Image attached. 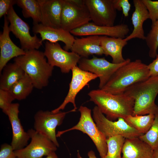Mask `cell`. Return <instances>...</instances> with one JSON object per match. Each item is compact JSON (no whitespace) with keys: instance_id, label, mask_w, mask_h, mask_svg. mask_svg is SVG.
Returning <instances> with one entry per match:
<instances>
[{"instance_id":"603a6c76","label":"cell","mask_w":158,"mask_h":158,"mask_svg":"<svg viewBox=\"0 0 158 158\" xmlns=\"http://www.w3.org/2000/svg\"><path fill=\"white\" fill-rule=\"evenodd\" d=\"M100 45L106 56H110L112 58V62L120 63L125 61L122 55L123 48L127 44L128 41L125 38L122 39L109 37L107 36H100Z\"/></svg>"},{"instance_id":"d6986e66","label":"cell","mask_w":158,"mask_h":158,"mask_svg":"<svg viewBox=\"0 0 158 158\" xmlns=\"http://www.w3.org/2000/svg\"><path fill=\"white\" fill-rule=\"evenodd\" d=\"M41 16V23L44 26L56 28H61L63 0H38Z\"/></svg>"},{"instance_id":"1f68e13d","label":"cell","mask_w":158,"mask_h":158,"mask_svg":"<svg viewBox=\"0 0 158 158\" xmlns=\"http://www.w3.org/2000/svg\"><path fill=\"white\" fill-rule=\"evenodd\" d=\"M142 1L149 12V19L151 20L152 24L154 23L158 20V1Z\"/></svg>"},{"instance_id":"8fae6325","label":"cell","mask_w":158,"mask_h":158,"mask_svg":"<svg viewBox=\"0 0 158 158\" xmlns=\"http://www.w3.org/2000/svg\"><path fill=\"white\" fill-rule=\"evenodd\" d=\"M48 63L54 67L59 68L63 73H68L77 65L81 57L73 52L62 49L58 42L46 41L44 52Z\"/></svg>"},{"instance_id":"9c48e42d","label":"cell","mask_w":158,"mask_h":158,"mask_svg":"<svg viewBox=\"0 0 158 158\" xmlns=\"http://www.w3.org/2000/svg\"><path fill=\"white\" fill-rule=\"evenodd\" d=\"M73 112L61 111L54 113L51 111L39 110L34 116V129L37 132L49 139L57 147L59 143L56 139V127L61 125L66 114Z\"/></svg>"},{"instance_id":"f35d334b","label":"cell","mask_w":158,"mask_h":158,"mask_svg":"<svg viewBox=\"0 0 158 158\" xmlns=\"http://www.w3.org/2000/svg\"><path fill=\"white\" fill-rule=\"evenodd\" d=\"M152 158H158V148L154 150Z\"/></svg>"},{"instance_id":"44dd1931","label":"cell","mask_w":158,"mask_h":158,"mask_svg":"<svg viewBox=\"0 0 158 158\" xmlns=\"http://www.w3.org/2000/svg\"><path fill=\"white\" fill-rule=\"evenodd\" d=\"M154 150L139 137L126 138L122 158H152Z\"/></svg>"},{"instance_id":"277c9868","label":"cell","mask_w":158,"mask_h":158,"mask_svg":"<svg viewBox=\"0 0 158 158\" xmlns=\"http://www.w3.org/2000/svg\"><path fill=\"white\" fill-rule=\"evenodd\" d=\"M45 57L44 52L35 49L26 51L25 54L14 59L30 78L34 87L38 89L48 85L54 68Z\"/></svg>"},{"instance_id":"4316f807","label":"cell","mask_w":158,"mask_h":158,"mask_svg":"<svg viewBox=\"0 0 158 158\" xmlns=\"http://www.w3.org/2000/svg\"><path fill=\"white\" fill-rule=\"evenodd\" d=\"M155 115L149 114L143 115H130L124 120L130 126L140 133H146L151 127L154 121Z\"/></svg>"},{"instance_id":"83f0119b","label":"cell","mask_w":158,"mask_h":158,"mask_svg":"<svg viewBox=\"0 0 158 158\" xmlns=\"http://www.w3.org/2000/svg\"><path fill=\"white\" fill-rule=\"evenodd\" d=\"M125 139L120 135L107 138V152L104 158H122V149Z\"/></svg>"},{"instance_id":"7a4b0ae2","label":"cell","mask_w":158,"mask_h":158,"mask_svg":"<svg viewBox=\"0 0 158 158\" xmlns=\"http://www.w3.org/2000/svg\"><path fill=\"white\" fill-rule=\"evenodd\" d=\"M150 77L148 65L136 59L118 69L101 89L114 95L122 94L130 86Z\"/></svg>"},{"instance_id":"52a82bcc","label":"cell","mask_w":158,"mask_h":158,"mask_svg":"<svg viewBox=\"0 0 158 158\" xmlns=\"http://www.w3.org/2000/svg\"><path fill=\"white\" fill-rule=\"evenodd\" d=\"M93 118L99 130L107 138L117 135L126 138L139 137L143 135L130 126L124 119L120 118L116 121L107 118L95 106L93 108Z\"/></svg>"},{"instance_id":"7c38bea8","label":"cell","mask_w":158,"mask_h":158,"mask_svg":"<svg viewBox=\"0 0 158 158\" xmlns=\"http://www.w3.org/2000/svg\"><path fill=\"white\" fill-rule=\"evenodd\" d=\"M27 132L30 142L23 148L14 151L16 158H43L57 150V147L49 139L34 129Z\"/></svg>"},{"instance_id":"ba28073f","label":"cell","mask_w":158,"mask_h":158,"mask_svg":"<svg viewBox=\"0 0 158 158\" xmlns=\"http://www.w3.org/2000/svg\"><path fill=\"white\" fill-rule=\"evenodd\" d=\"M130 61L127 58L123 63H115L108 61L104 57L98 58L93 55L90 59L81 58L78 66L82 70L97 75L99 80V87L101 89L118 69Z\"/></svg>"},{"instance_id":"ac0fdd59","label":"cell","mask_w":158,"mask_h":158,"mask_svg":"<svg viewBox=\"0 0 158 158\" xmlns=\"http://www.w3.org/2000/svg\"><path fill=\"white\" fill-rule=\"evenodd\" d=\"M32 29L35 34H40L42 42L46 40L53 43L63 42L65 44L63 49L67 51L71 50L75 39L70 32L61 28L46 26L41 23L34 25Z\"/></svg>"},{"instance_id":"8992f818","label":"cell","mask_w":158,"mask_h":158,"mask_svg":"<svg viewBox=\"0 0 158 158\" xmlns=\"http://www.w3.org/2000/svg\"><path fill=\"white\" fill-rule=\"evenodd\" d=\"M91 20L84 0H63L61 28L70 32Z\"/></svg>"},{"instance_id":"5bb4252c","label":"cell","mask_w":158,"mask_h":158,"mask_svg":"<svg viewBox=\"0 0 158 158\" xmlns=\"http://www.w3.org/2000/svg\"><path fill=\"white\" fill-rule=\"evenodd\" d=\"M72 76L69 84V89L67 95L62 103L57 108L51 111L57 113L63 110L69 103H72L74 108L73 112L76 111L77 107L75 103V99L78 93L85 86L88 85V83L98 76L91 72L85 71L80 68L77 65L71 70Z\"/></svg>"},{"instance_id":"d590c367","label":"cell","mask_w":158,"mask_h":158,"mask_svg":"<svg viewBox=\"0 0 158 158\" xmlns=\"http://www.w3.org/2000/svg\"><path fill=\"white\" fill-rule=\"evenodd\" d=\"M150 76H158V54L155 59L148 65Z\"/></svg>"},{"instance_id":"2e32d148","label":"cell","mask_w":158,"mask_h":158,"mask_svg":"<svg viewBox=\"0 0 158 158\" xmlns=\"http://www.w3.org/2000/svg\"><path fill=\"white\" fill-rule=\"evenodd\" d=\"M19 106L18 103H12L5 114L8 116L12 127V138L11 145L14 151L25 147L30 139L28 133L25 131L19 118Z\"/></svg>"},{"instance_id":"ab89813d","label":"cell","mask_w":158,"mask_h":158,"mask_svg":"<svg viewBox=\"0 0 158 158\" xmlns=\"http://www.w3.org/2000/svg\"></svg>"},{"instance_id":"ffe728a7","label":"cell","mask_w":158,"mask_h":158,"mask_svg":"<svg viewBox=\"0 0 158 158\" xmlns=\"http://www.w3.org/2000/svg\"><path fill=\"white\" fill-rule=\"evenodd\" d=\"M70 50L83 58H88L91 55L104 54L100 45V36L97 35L75 38Z\"/></svg>"},{"instance_id":"484cf974","label":"cell","mask_w":158,"mask_h":158,"mask_svg":"<svg viewBox=\"0 0 158 158\" xmlns=\"http://www.w3.org/2000/svg\"><path fill=\"white\" fill-rule=\"evenodd\" d=\"M16 4L22 9L25 18H32L33 25L41 23V11L38 0H17Z\"/></svg>"},{"instance_id":"cb8c5ba5","label":"cell","mask_w":158,"mask_h":158,"mask_svg":"<svg viewBox=\"0 0 158 158\" xmlns=\"http://www.w3.org/2000/svg\"><path fill=\"white\" fill-rule=\"evenodd\" d=\"M25 74L22 68L16 63H7L0 73V89L8 90Z\"/></svg>"},{"instance_id":"30bf717a","label":"cell","mask_w":158,"mask_h":158,"mask_svg":"<svg viewBox=\"0 0 158 158\" xmlns=\"http://www.w3.org/2000/svg\"><path fill=\"white\" fill-rule=\"evenodd\" d=\"M6 16L9 23V28L20 42L21 48L25 51L38 49L42 45L41 39L36 34L31 35L28 24L22 20L15 11L13 6L11 7Z\"/></svg>"},{"instance_id":"f1b7e54d","label":"cell","mask_w":158,"mask_h":158,"mask_svg":"<svg viewBox=\"0 0 158 158\" xmlns=\"http://www.w3.org/2000/svg\"><path fill=\"white\" fill-rule=\"evenodd\" d=\"M145 40L149 48V57L155 58L158 48V20L152 24L151 29L145 36Z\"/></svg>"},{"instance_id":"7402d4cb","label":"cell","mask_w":158,"mask_h":158,"mask_svg":"<svg viewBox=\"0 0 158 158\" xmlns=\"http://www.w3.org/2000/svg\"><path fill=\"white\" fill-rule=\"evenodd\" d=\"M133 3L135 10L131 20L133 29L131 33L125 38L127 41L135 38L145 40L143 26L144 22L149 19V12L142 0H133Z\"/></svg>"},{"instance_id":"e0dca14e","label":"cell","mask_w":158,"mask_h":158,"mask_svg":"<svg viewBox=\"0 0 158 158\" xmlns=\"http://www.w3.org/2000/svg\"><path fill=\"white\" fill-rule=\"evenodd\" d=\"M9 23L7 16H4L3 31L0 34V73L11 59L26 53L25 51L16 45L10 38Z\"/></svg>"},{"instance_id":"9a60e30c","label":"cell","mask_w":158,"mask_h":158,"mask_svg":"<svg viewBox=\"0 0 158 158\" xmlns=\"http://www.w3.org/2000/svg\"><path fill=\"white\" fill-rule=\"evenodd\" d=\"M129 31L128 26L125 24L108 26L98 25L92 22H89L70 33L76 36H105L124 39Z\"/></svg>"},{"instance_id":"3957f363","label":"cell","mask_w":158,"mask_h":158,"mask_svg":"<svg viewBox=\"0 0 158 158\" xmlns=\"http://www.w3.org/2000/svg\"><path fill=\"white\" fill-rule=\"evenodd\" d=\"M123 93L134 100L133 116L155 115L158 112V106L155 102L158 94V76H150L135 83Z\"/></svg>"},{"instance_id":"d4e9b609","label":"cell","mask_w":158,"mask_h":158,"mask_svg":"<svg viewBox=\"0 0 158 158\" xmlns=\"http://www.w3.org/2000/svg\"><path fill=\"white\" fill-rule=\"evenodd\" d=\"M34 87L31 79L25 73L8 91L15 99L21 100L25 99L31 93Z\"/></svg>"},{"instance_id":"836d02e7","label":"cell","mask_w":158,"mask_h":158,"mask_svg":"<svg viewBox=\"0 0 158 158\" xmlns=\"http://www.w3.org/2000/svg\"><path fill=\"white\" fill-rule=\"evenodd\" d=\"M0 158H16L14 150L11 145L5 143L1 145Z\"/></svg>"},{"instance_id":"f546056e","label":"cell","mask_w":158,"mask_h":158,"mask_svg":"<svg viewBox=\"0 0 158 158\" xmlns=\"http://www.w3.org/2000/svg\"><path fill=\"white\" fill-rule=\"evenodd\" d=\"M139 138L149 144L154 150L158 148V112L155 114L154 121L148 131Z\"/></svg>"},{"instance_id":"4dcf8cb0","label":"cell","mask_w":158,"mask_h":158,"mask_svg":"<svg viewBox=\"0 0 158 158\" xmlns=\"http://www.w3.org/2000/svg\"><path fill=\"white\" fill-rule=\"evenodd\" d=\"M14 100L8 90L0 89V108L5 114Z\"/></svg>"},{"instance_id":"74e56055","label":"cell","mask_w":158,"mask_h":158,"mask_svg":"<svg viewBox=\"0 0 158 158\" xmlns=\"http://www.w3.org/2000/svg\"><path fill=\"white\" fill-rule=\"evenodd\" d=\"M45 158H59L55 151L49 153Z\"/></svg>"},{"instance_id":"5b68a950","label":"cell","mask_w":158,"mask_h":158,"mask_svg":"<svg viewBox=\"0 0 158 158\" xmlns=\"http://www.w3.org/2000/svg\"><path fill=\"white\" fill-rule=\"evenodd\" d=\"M78 110L80 117L77 124L69 129L58 131L56 137L73 130H80L90 137L95 145L101 158H104L107 152V138L98 128L92 116L90 109L81 106Z\"/></svg>"},{"instance_id":"8d00e7d4","label":"cell","mask_w":158,"mask_h":158,"mask_svg":"<svg viewBox=\"0 0 158 158\" xmlns=\"http://www.w3.org/2000/svg\"><path fill=\"white\" fill-rule=\"evenodd\" d=\"M77 156L78 158H82L78 152ZM88 156L89 158H97L96 156L95 152L92 150H90L88 152Z\"/></svg>"},{"instance_id":"6da1fadb","label":"cell","mask_w":158,"mask_h":158,"mask_svg":"<svg viewBox=\"0 0 158 158\" xmlns=\"http://www.w3.org/2000/svg\"><path fill=\"white\" fill-rule=\"evenodd\" d=\"M88 95L90 101L109 120L125 119L133 115L134 100L124 93L114 95L99 89L90 91Z\"/></svg>"},{"instance_id":"d6a6232c","label":"cell","mask_w":158,"mask_h":158,"mask_svg":"<svg viewBox=\"0 0 158 158\" xmlns=\"http://www.w3.org/2000/svg\"><path fill=\"white\" fill-rule=\"evenodd\" d=\"M114 6L115 9L118 11H122L125 17L129 15L131 5L128 0H113Z\"/></svg>"},{"instance_id":"4fadbf2b","label":"cell","mask_w":158,"mask_h":158,"mask_svg":"<svg viewBox=\"0 0 158 158\" xmlns=\"http://www.w3.org/2000/svg\"><path fill=\"white\" fill-rule=\"evenodd\" d=\"M91 20L99 26H112L117 16L113 0H84Z\"/></svg>"},{"instance_id":"e575fe53","label":"cell","mask_w":158,"mask_h":158,"mask_svg":"<svg viewBox=\"0 0 158 158\" xmlns=\"http://www.w3.org/2000/svg\"><path fill=\"white\" fill-rule=\"evenodd\" d=\"M17 0H0V18L7 15L11 7L16 4Z\"/></svg>"}]
</instances>
